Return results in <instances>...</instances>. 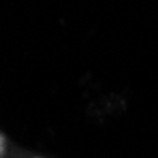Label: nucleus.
<instances>
[{
	"label": "nucleus",
	"instance_id": "obj_1",
	"mask_svg": "<svg viewBox=\"0 0 158 158\" xmlns=\"http://www.w3.org/2000/svg\"><path fill=\"white\" fill-rule=\"evenodd\" d=\"M4 152H6V139H4V135H0V158H2Z\"/></svg>",
	"mask_w": 158,
	"mask_h": 158
},
{
	"label": "nucleus",
	"instance_id": "obj_2",
	"mask_svg": "<svg viewBox=\"0 0 158 158\" xmlns=\"http://www.w3.org/2000/svg\"><path fill=\"white\" fill-rule=\"evenodd\" d=\"M34 158H42V156H34Z\"/></svg>",
	"mask_w": 158,
	"mask_h": 158
}]
</instances>
